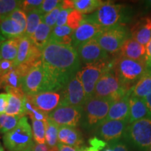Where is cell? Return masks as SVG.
<instances>
[{"instance_id": "9f6ffc18", "label": "cell", "mask_w": 151, "mask_h": 151, "mask_svg": "<svg viewBox=\"0 0 151 151\" xmlns=\"http://www.w3.org/2000/svg\"><path fill=\"white\" fill-rule=\"evenodd\" d=\"M146 3H147V4H148L150 6H151V1H147Z\"/></svg>"}, {"instance_id": "6da1fadb", "label": "cell", "mask_w": 151, "mask_h": 151, "mask_svg": "<svg viewBox=\"0 0 151 151\" xmlns=\"http://www.w3.org/2000/svg\"><path fill=\"white\" fill-rule=\"evenodd\" d=\"M41 63L51 91L62 90L73 76L80 70L81 60L75 48L48 41L41 50Z\"/></svg>"}, {"instance_id": "f5cc1de1", "label": "cell", "mask_w": 151, "mask_h": 151, "mask_svg": "<svg viewBox=\"0 0 151 151\" xmlns=\"http://www.w3.org/2000/svg\"><path fill=\"white\" fill-rule=\"evenodd\" d=\"M78 151H86V148H85V147H81V148H79Z\"/></svg>"}, {"instance_id": "7bdbcfd3", "label": "cell", "mask_w": 151, "mask_h": 151, "mask_svg": "<svg viewBox=\"0 0 151 151\" xmlns=\"http://www.w3.org/2000/svg\"><path fill=\"white\" fill-rule=\"evenodd\" d=\"M14 69H15L14 61L0 60V78Z\"/></svg>"}, {"instance_id": "c3c4849f", "label": "cell", "mask_w": 151, "mask_h": 151, "mask_svg": "<svg viewBox=\"0 0 151 151\" xmlns=\"http://www.w3.org/2000/svg\"><path fill=\"white\" fill-rule=\"evenodd\" d=\"M32 151H48V146L45 144H41V143H34Z\"/></svg>"}, {"instance_id": "603a6c76", "label": "cell", "mask_w": 151, "mask_h": 151, "mask_svg": "<svg viewBox=\"0 0 151 151\" xmlns=\"http://www.w3.org/2000/svg\"><path fill=\"white\" fill-rule=\"evenodd\" d=\"M130 97L144 99L151 94V71H148L129 91Z\"/></svg>"}, {"instance_id": "6f0895ef", "label": "cell", "mask_w": 151, "mask_h": 151, "mask_svg": "<svg viewBox=\"0 0 151 151\" xmlns=\"http://www.w3.org/2000/svg\"><path fill=\"white\" fill-rule=\"evenodd\" d=\"M148 151H151V148H150V149H149V150Z\"/></svg>"}, {"instance_id": "bcb514c9", "label": "cell", "mask_w": 151, "mask_h": 151, "mask_svg": "<svg viewBox=\"0 0 151 151\" xmlns=\"http://www.w3.org/2000/svg\"><path fill=\"white\" fill-rule=\"evenodd\" d=\"M146 63L148 69L151 71V40L146 46Z\"/></svg>"}, {"instance_id": "e0dca14e", "label": "cell", "mask_w": 151, "mask_h": 151, "mask_svg": "<svg viewBox=\"0 0 151 151\" xmlns=\"http://www.w3.org/2000/svg\"><path fill=\"white\" fill-rule=\"evenodd\" d=\"M131 38L146 46L151 40V17H143L133 24L130 29Z\"/></svg>"}, {"instance_id": "f907efd6", "label": "cell", "mask_w": 151, "mask_h": 151, "mask_svg": "<svg viewBox=\"0 0 151 151\" xmlns=\"http://www.w3.org/2000/svg\"><path fill=\"white\" fill-rule=\"evenodd\" d=\"M145 102H146L147 107H148L149 111H150V114H151V94H149V95L147 96L146 97H145L144 99Z\"/></svg>"}, {"instance_id": "ab89813d", "label": "cell", "mask_w": 151, "mask_h": 151, "mask_svg": "<svg viewBox=\"0 0 151 151\" xmlns=\"http://www.w3.org/2000/svg\"><path fill=\"white\" fill-rule=\"evenodd\" d=\"M61 1L59 0H44L38 10L43 16H45L55 9L61 3Z\"/></svg>"}, {"instance_id": "7402d4cb", "label": "cell", "mask_w": 151, "mask_h": 151, "mask_svg": "<svg viewBox=\"0 0 151 151\" xmlns=\"http://www.w3.org/2000/svg\"><path fill=\"white\" fill-rule=\"evenodd\" d=\"M58 143L76 148H81L83 143L82 136L76 128L60 127L58 131Z\"/></svg>"}, {"instance_id": "ee69618b", "label": "cell", "mask_w": 151, "mask_h": 151, "mask_svg": "<svg viewBox=\"0 0 151 151\" xmlns=\"http://www.w3.org/2000/svg\"><path fill=\"white\" fill-rule=\"evenodd\" d=\"M73 9H62L60 11L59 16H58V20H57L55 26H64L67 25V18L69 13Z\"/></svg>"}, {"instance_id": "d4e9b609", "label": "cell", "mask_w": 151, "mask_h": 151, "mask_svg": "<svg viewBox=\"0 0 151 151\" xmlns=\"http://www.w3.org/2000/svg\"><path fill=\"white\" fill-rule=\"evenodd\" d=\"M74 30L67 25L55 26L52 28L49 41L59 44L72 46V35Z\"/></svg>"}, {"instance_id": "7dc6e473", "label": "cell", "mask_w": 151, "mask_h": 151, "mask_svg": "<svg viewBox=\"0 0 151 151\" xmlns=\"http://www.w3.org/2000/svg\"><path fill=\"white\" fill-rule=\"evenodd\" d=\"M58 151H78L79 149L78 148L67 146V145L61 144V143H58Z\"/></svg>"}, {"instance_id": "db71d44e", "label": "cell", "mask_w": 151, "mask_h": 151, "mask_svg": "<svg viewBox=\"0 0 151 151\" xmlns=\"http://www.w3.org/2000/svg\"><path fill=\"white\" fill-rule=\"evenodd\" d=\"M34 145V144H33ZM32 148H33V146L31 147V148H29L27 149H26V150H21V151H32Z\"/></svg>"}, {"instance_id": "d6a6232c", "label": "cell", "mask_w": 151, "mask_h": 151, "mask_svg": "<svg viewBox=\"0 0 151 151\" xmlns=\"http://www.w3.org/2000/svg\"><path fill=\"white\" fill-rule=\"evenodd\" d=\"M22 77L14 69L0 78L1 86L11 88H22Z\"/></svg>"}, {"instance_id": "484cf974", "label": "cell", "mask_w": 151, "mask_h": 151, "mask_svg": "<svg viewBox=\"0 0 151 151\" xmlns=\"http://www.w3.org/2000/svg\"><path fill=\"white\" fill-rule=\"evenodd\" d=\"M36 46L29 37L22 36L19 43L17 57L14 61V67L16 68L29 59L33 53Z\"/></svg>"}, {"instance_id": "681fc988", "label": "cell", "mask_w": 151, "mask_h": 151, "mask_svg": "<svg viewBox=\"0 0 151 151\" xmlns=\"http://www.w3.org/2000/svg\"><path fill=\"white\" fill-rule=\"evenodd\" d=\"M62 9H73V0H65L61 2Z\"/></svg>"}, {"instance_id": "83f0119b", "label": "cell", "mask_w": 151, "mask_h": 151, "mask_svg": "<svg viewBox=\"0 0 151 151\" xmlns=\"http://www.w3.org/2000/svg\"><path fill=\"white\" fill-rule=\"evenodd\" d=\"M42 19L43 15L39 12L38 9L28 12L27 16V25H26L24 36L29 38L31 37L42 21Z\"/></svg>"}, {"instance_id": "f35d334b", "label": "cell", "mask_w": 151, "mask_h": 151, "mask_svg": "<svg viewBox=\"0 0 151 151\" xmlns=\"http://www.w3.org/2000/svg\"><path fill=\"white\" fill-rule=\"evenodd\" d=\"M8 17L18 22L25 31L26 25H27V14L24 11L20 9H18L13 11L10 15H9Z\"/></svg>"}, {"instance_id": "8992f818", "label": "cell", "mask_w": 151, "mask_h": 151, "mask_svg": "<svg viewBox=\"0 0 151 151\" xmlns=\"http://www.w3.org/2000/svg\"><path fill=\"white\" fill-rule=\"evenodd\" d=\"M113 62L105 60L86 64L78 71L87 99L93 97L96 84L106 72L113 69Z\"/></svg>"}, {"instance_id": "ac0fdd59", "label": "cell", "mask_w": 151, "mask_h": 151, "mask_svg": "<svg viewBox=\"0 0 151 151\" xmlns=\"http://www.w3.org/2000/svg\"><path fill=\"white\" fill-rule=\"evenodd\" d=\"M129 94L111 102L105 120H127L129 114Z\"/></svg>"}, {"instance_id": "f546056e", "label": "cell", "mask_w": 151, "mask_h": 151, "mask_svg": "<svg viewBox=\"0 0 151 151\" xmlns=\"http://www.w3.org/2000/svg\"><path fill=\"white\" fill-rule=\"evenodd\" d=\"M104 2L101 0H73V9L83 14L94 12Z\"/></svg>"}, {"instance_id": "9a60e30c", "label": "cell", "mask_w": 151, "mask_h": 151, "mask_svg": "<svg viewBox=\"0 0 151 151\" xmlns=\"http://www.w3.org/2000/svg\"><path fill=\"white\" fill-rule=\"evenodd\" d=\"M76 50L81 62L85 65L108 60L109 58L108 53L101 48L96 39L82 43L77 47Z\"/></svg>"}, {"instance_id": "277c9868", "label": "cell", "mask_w": 151, "mask_h": 151, "mask_svg": "<svg viewBox=\"0 0 151 151\" xmlns=\"http://www.w3.org/2000/svg\"><path fill=\"white\" fill-rule=\"evenodd\" d=\"M112 101L92 97L83 106L81 124L87 130H95L106 118Z\"/></svg>"}, {"instance_id": "1f68e13d", "label": "cell", "mask_w": 151, "mask_h": 151, "mask_svg": "<svg viewBox=\"0 0 151 151\" xmlns=\"http://www.w3.org/2000/svg\"><path fill=\"white\" fill-rule=\"evenodd\" d=\"M22 105H23L24 114L29 115L31 120L46 122L48 119V115L43 113L42 111L36 108L35 106H33L26 94L22 99Z\"/></svg>"}, {"instance_id": "3957f363", "label": "cell", "mask_w": 151, "mask_h": 151, "mask_svg": "<svg viewBox=\"0 0 151 151\" xmlns=\"http://www.w3.org/2000/svg\"><path fill=\"white\" fill-rule=\"evenodd\" d=\"M113 71L127 91L140 80V78L149 71L146 61H137L123 57L118 56L113 61Z\"/></svg>"}, {"instance_id": "5bb4252c", "label": "cell", "mask_w": 151, "mask_h": 151, "mask_svg": "<svg viewBox=\"0 0 151 151\" xmlns=\"http://www.w3.org/2000/svg\"><path fill=\"white\" fill-rule=\"evenodd\" d=\"M27 97L36 108L48 115L61 104L62 95V92L49 91L27 95Z\"/></svg>"}, {"instance_id": "9c48e42d", "label": "cell", "mask_w": 151, "mask_h": 151, "mask_svg": "<svg viewBox=\"0 0 151 151\" xmlns=\"http://www.w3.org/2000/svg\"><path fill=\"white\" fill-rule=\"evenodd\" d=\"M22 89L27 95L51 91L50 83L42 66L41 60L22 78Z\"/></svg>"}, {"instance_id": "ba28073f", "label": "cell", "mask_w": 151, "mask_h": 151, "mask_svg": "<svg viewBox=\"0 0 151 151\" xmlns=\"http://www.w3.org/2000/svg\"><path fill=\"white\" fill-rule=\"evenodd\" d=\"M124 137L139 150L148 151L151 148V118H143L128 124Z\"/></svg>"}, {"instance_id": "8d00e7d4", "label": "cell", "mask_w": 151, "mask_h": 151, "mask_svg": "<svg viewBox=\"0 0 151 151\" xmlns=\"http://www.w3.org/2000/svg\"><path fill=\"white\" fill-rule=\"evenodd\" d=\"M84 18V14L76 9H73L68 16L67 25L71 29L76 30L83 21Z\"/></svg>"}, {"instance_id": "d6986e66", "label": "cell", "mask_w": 151, "mask_h": 151, "mask_svg": "<svg viewBox=\"0 0 151 151\" xmlns=\"http://www.w3.org/2000/svg\"><path fill=\"white\" fill-rule=\"evenodd\" d=\"M119 56L137 61H146V48L132 38H128L122 44Z\"/></svg>"}, {"instance_id": "e575fe53", "label": "cell", "mask_w": 151, "mask_h": 151, "mask_svg": "<svg viewBox=\"0 0 151 151\" xmlns=\"http://www.w3.org/2000/svg\"><path fill=\"white\" fill-rule=\"evenodd\" d=\"M32 124V136L36 143L45 144L46 143V124L45 122L31 120Z\"/></svg>"}, {"instance_id": "836d02e7", "label": "cell", "mask_w": 151, "mask_h": 151, "mask_svg": "<svg viewBox=\"0 0 151 151\" xmlns=\"http://www.w3.org/2000/svg\"><path fill=\"white\" fill-rule=\"evenodd\" d=\"M21 118L20 116H9L6 113L0 115V132L5 134L14 129Z\"/></svg>"}, {"instance_id": "74e56055", "label": "cell", "mask_w": 151, "mask_h": 151, "mask_svg": "<svg viewBox=\"0 0 151 151\" xmlns=\"http://www.w3.org/2000/svg\"><path fill=\"white\" fill-rule=\"evenodd\" d=\"M61 10L62 5L61 3H60V4L52 11H50V13L46 14L45 16H43L42 21L43 22H45V23L50 27L53 28L55 27V25H56L57 20H58V16H59V14Z\"/></svg>"}, {"instance_id": "f6af8a7d", "label": "cell", "mask_w": 151, "mask_h": 151, "mask_svg": "<svg viewBox=\"0 0 151 151\" xmlns=\"http://www.w3.org/2000/svg\"><path fill=\"white\" fill-rule=\"evenodd\" d=\"M7 106H8V94H0V115L6 113Z\"/></svg>"}, {"instance_id": "d590c367", "label": "cell", "mask_w": 151, "mask_h": 151, "mask_svg": "<svg viewBox=\"0 0 151 151\" xmlns=\"http://www.w3.org/2000/svg\"><path fill=\"white\" fill-rule=\"evenodd\" d=\"M21 1L0 0V21L10 15L13 11L20 9Z\"/></svg>"}, {"instance_id": "cb8c5ba5", "label": "cell", "mask_w": 151, "mask_h": 151, "mask_svg": "<svg viewBox=\"0 0 151 151\" xmlns=\"http://www.w3.org/2000/svg\"><path fill=\"white\" fill-rule=\"evenodd\" d=\"M21 38H13L0 43V60L15 61Z\"/></svg>"}, {"instance_id": "816d5d0a", "label": "cell", "mask_w": 151, "mask_h": 151, "mask_svg": "<svg viewBox=\"0 0 151 151\" xmlns=\"http://www.w3.org/2000/svg\"><path fill=\"white\" fill-rule=\"evenodd\" d=\"M48 151H58V146L54 147V148H48Z\"/></svg>"}, {"instance_id": "ffe728a7", "label": "cell", "mask_w": 151, "mask_h": 151, "mask_svg": "<svg viewBox=\"0 0 151 151\" xmlns=\"http://www.w3.org/2000/svg\"><path fill=\"white\" fill-rule=\"evenodd\" d=\"M24 29L18 22L6 17L0 21V43L7 39L24 36Z\"/></svg>"}, {"instance_id": "60d3db41", "label": "cell", "mask_w": 151, "mask_h": 151, "mask_svg": "<svg viewBox=\"0 0 151 151\" xmlns=\"http://www.w3.org/2000/svg\"><path fill=\"white\" fill-rule=\"evenodd\" d=\"M42 2V0H25V1H21L20 9L24 11L25 13H28L31 11L39 9Z\"/></svg>"}, {"instance_id": "44dd1931", "label": "cell", "mask_w": 151, "mask_h": 151, "mask_svg": "<svg viewBox=\"0 0 151 151\" xmlns=\"http://www.w3.org/2000/svg\"><path fill=\"white\" fill-rule=\"evenodd\" d=\"M129 114L128 119L129 124L133 123L137 120L143 118H151V114L144 99L129 96Z\"/></svg>"}, {"instance_id": "4fadbf2b", "label": "cell", "mask_w": 151, "mask_h": 151, "mask_svg": "<svg viewBox=\"0 0 151 151\" xmlns=\"http://www.w3.org/2000/svg\"><path fill=\"white\" fill-rule=\"evenodd\" d=\"M128 124L127 120H104L96 128L95 132L100 139L111 143L124 137Z\"/></svg>"}, {"instance_id": "2e32d148", "label": "cell", "mask_w": 151, "mask_h": 151, "mask_svg": "<svg viewBox=\"0 0 151 151\" xmlns=\"http://www.w3.org/2000/svg\"><path fill=\"white\" fill-rule=\"evenodd\" d=\"M104 29L97 24L83 20L80 26L73 31L72 35V46L76 49L82 43L96 39Z\"/></svg>"}, {"instance_id": "5b68a950", "label": "cell", "mask_w": 151, "mask_h": 151, "mask_svg": "<svg viewBox=\"0 0 151 151\" xmlns=\"http://www.w3.org/2000/svg\"><path fill=\"white\" fill-rule=\"evenodd\" d=\"M3 141L10 151L24 150L33 146L32 130L27 117L22 116L16 127L4 135Z\"/></svg>"}, {"instance_id": "8fae6325", "label": "cell", "mask_w": 151, "mask_h": 151, "mask_svg": "<svg viewBox=\"0 0 151 151\" xmlns=\"http://www.w3.org/2000/svg\"><path fill=\"white\" fill-rule=\"evenodd\" d=\"M62 101L60 106H81L87 101L85 90L81 83L78 71L69 79L62 90Z\"/></svg>"}, {"instance_id": "4dcf8cb0", "label": "cell", "mask_w": 151, "mask_h": 151, "mask_svg": "<svg viewBox=\"0 0 151 151\" xmlns=\"http://www.w3.org/2000/svg\"><path fill=\"white\" fill-rule=\"evenodd\" d=\"M46 143L48 148H54L58 146V131L59 126L52 122L48 118L46 122Z\"/></svg>"}, {"instance_id": "11a10c76", "label": "cell", "mask_w": 151, "mask_h": 151, "mask_svg": "<svg viewBox=\"0 0 151 151\" xmlns=\"http://www.w3.org/2000/svg\"><path fill=\"white\" fill-rule=\"evenodd\" d=\"M0 151H4V148H3L2 146H1V143H0Z\"/></svg>"}, {"instance_id": "52a82bcc", "label": "cell", "mask_w": 151, "mask_h": 151, "mask_svg": "<svg viewBox=\"0 0 151 151\" xmlns=\"http://www.w3.org/2000/svg\"><path fill=\"white\" fill-rule=\"evenodd\" d=\"M127 93L128 91L124 89L112 69L106 72L98 81L94 88L93 97L113 101Z\"/></svg>"}, {"instance_id": "7c38bea8", "label": "cell", "mask_w": 151, "mask_h": 151, "mask_svg": "<svg viewBox=\"0 0 151 151\" xmlns=\"http://www.w3.org/2000/svg\"><path fill=\"white\" fill-rule=\"evenodd\" d=\"M83 107L72 106H60L49 113L48 118L59 127L76 128L81 123Z\"/></svg>"}, {"instance_id": "7a4b0ae2", "label": "cell", "mask_w": 151, "mask_h": 151, "mask_svg": "<svg viewBox=\"0 0 151 151\" xmlns=\"http://www.w3.org/2000/svg\"><path fill=\"white\" fill-rule=\"evenodd\" d=\"M127 8L120 4L104 1L100 7L90 15H85L84 20L100 26L104 29L123 25L126 20Z\"/></svg>"}, {"instance_id": "30bf717a", "label": "cell", "mask_w": 151, "mask_h": 151, "mask_svg": "<svg viewBox=\"0 0 151 151\" xmlns=\"http://www.w3.org/2000/svg\"><path fill=\"white\" fill-rule=\"evenodd\" d=\"M129 38V32L124 25L105 29L96 38L98 43L108 55L120 52L123 43Z\"/></svg>"}, {"instance_id": "f1b7e54d", "label": "cell", "mask_w": 151, "mask_h": 151, "mask_svg": "<svg viewBox=\"0 0 151 151\" xmlns=\"http://www.w3.org/2000/svg\"><path fill=\"white\" fill-rule=\"evenodd\" d=\"M8 94V106H7L6 114L9 116H24V112L22 105V99L12 94Z\"/></svg>"}, {"instance_id": "b9f144b4", "label": "cell", "mask_w": 151, "mask_h": 151, "mask_svg": "<svg viewBox=\"0 0 151 151\" xmlns=\"http://www.w3.org/2000/svg\"><path fill=\"white\" fill-rule=\"evenodd\" d=\"M101 151H129L127 146L121 141H116L107 144V146Z\"/></svg>"}, {"instance_id": "4316f807", "label": "cell", "mask_w": 151, "mask_h": 151, "mask_svg": "<svg viewBox=\"0 0 151 151\" xmlns=\"http://www.w3.org/2000/svg\"><path fill=\"white\" fill-rule=\"evenodd\" d=\"M52 30V28L50 27L45 22L41 21L35 33L32 35L31 37H29V39L35 46L42 50L48 43Z\"/></svg>"}]
</instances>
